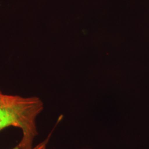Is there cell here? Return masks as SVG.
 Wrapping results in <instances>:
<instances>
[{
  "label": "cell",
  "mask_w": 149,
  "mask_h": 149,
  "mask_svg": "<svg viewBox=\"0 0 149 149\" xmlns=\"http://www.w3.org/2000/svg\"><path fill=\"white\" fill-rule=\"evenodd\" d=\"M43 108V103L37 97L7 95L0 90V131L10 127L19 129L22 136L17 146L32 149L38 135L37 118Z\"/></svg>",
  "instance_id": "obj_1"
},
{
  "label": "cell",
  "mask_w": 149,
  "mask_h": 149,
  "mask_svg": "<svg viewBox=\"0 0 149 149\" xmlns=\"http://www.w3.org/2000/svg\"><path fill=\"white\" fill-rule=\"evenodd\" d=\"M52 132L49 135L48 138L46 139L44 141H43V142H42V143H40V144H38L36 146H35V147H34V148H32L31 149H47V144H48V142H49V139H50V136H51V135H52ZM11 149H19V148L17 146L15 148Z\"/></svg>",
  "instance_id": "obj_2"
}]
</instances>
